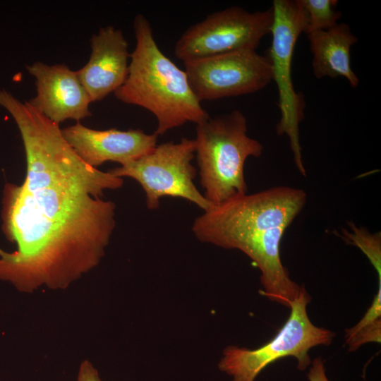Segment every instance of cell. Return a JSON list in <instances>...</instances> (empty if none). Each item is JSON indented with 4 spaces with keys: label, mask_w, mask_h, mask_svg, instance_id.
Listing matches in <instances>:
<instances>
[{
    "label": "cell",
    "mask_w": 381,
    "mask_h": 381,
    "mask_svg": "<svg viewBox=\"0 0 381 381\" xmlns=\"http://www.w3.org/2000/svg\"><path fill=\"white\" fill-rule=\"evenodd\" d=\"M25 157L24 182L3 190L1 229L17 250L0 248V279L27 293L64 289L104 256L116 205L101 197L123 179L89 166L64 142L42 143Z\"/></svg>",
    "instance_id": "1"
},
{
    "label": "cell",
    "mask_w": 381,
    "mask_h": 381,
    "mask_svg": "<svg viewBox=\"0 0 381 381\" xmlns=\"http://www.w3.org/2000/svg\"><path fill=\"white\" fill-rule=\"evenodd\" d=\"M306 200L303 190L286 186L246 193L204 212L192 231L201 242L245 253L260 271L262 294L289 308L302 286L283 265L280 244Z\"/></svg>",
    "instance_id": "2"
},
{
    "label": "cell",
    "mask_w": 381,
    "mask_h": 381,
    "mask_svg": "<svg viewBox=\"0 0 381 381\" xmlns=\"http://www.w3.org/2000/svg\"><path fill=\"white\" fill-rule=\"evenodd\" d=\"M133 30L136 45L130 54L126 80L114 92L115 97L150 111L157 121V135L188 122L198 124L208 119L186 73L160 50L151 24L143 14L135 16Z\"/></svg>",
    "instance_id": "3"
},
{
    "label": "cell",
    "mask_w": 381,
    "mask_h": 381,
    "mask_svg": "<svg viewBox=\"0 0 381 381\" xmlns=\"http://www.w3.org/2000/svg\"><path fill=\"white\" fill-rule=\"evenodd\" d=\"M239 110L210 117L196 124L195 155L204 197L212 207L247 193L244 164L259 157L262 145L250 137Z\"/></svg>",
    "instance_id": "4"
},
{
    "label": "cell",
    "mask_w": 381,
    "mask_h": 381,
    "mask_svg": "<svg viewBox=\"0 0 381 381\" xmlns=\"http://www.w3.org/2000/svg\"><path fill=\"white\" fill-rule=\"evenodd\" d=\"M310 300L302 286L298 296L290 305L288 319L272 340L254 349L226 347L219 368L231 376L232 381H255L267 365L288 356L296 358L298 370L306 369L311 363L308 354L310 349L330 345L335 336L334 332L317 327L310 321L307 313Z\"/></svg>",
    "instance_id": "5"
},
{
    "label": "cell",
    "mask_w": 381,
    "mask_h": 381,
    "mask_svg": "<svg viewBox=\"0 0 381 381\" xmlns=\"http://www.w3.org/2000/svg\"><path fill=\"white\" fill-rule=\"evenodd\" d=\"M272 7V40L267 56L272 64V80L279 95L281 117L276 131L277 135L289 138L296 167L301 174L306 176L299 133V124L304 118L305 101L303 95L294 89L291 64L296 41L306 32V13L301 0H274Z\"/></svg>",
    "instance_id": "6"
},
{
    "label": "cell",
    "mask_w": 381,
    "mask_h": 381,
    "mask_svg": "<svg viewBox=\"0 0 381 381\" xmlns=\"http://www.w3.org/2000/svg\"><path fill=\"white\" fill-rule=\"evenodd\" d=\"M194 140L183 138L178 143L157 145L145 155L109 172L138 181L145 193L150 210L159 207L161 198L174 197L186 199L205 212L212 206L194 184Z\"/></svg>",
    "instance_id": "7"
},
{
    "label": "cell",
    "mask_w": 381,
    "mask_h": 381,
    "mask_svg": "<svg viewBox=\"0 0 381 381\" xmlns=\"http://www.w3.org/2000/svg\"><path fill=\"white\" fill-rule=\"evenodd\" d=\"M272 7L249 12L231 6L207 15L190 25L174 46V54L185 61L241 50H256L262 39L270 33Z\"/></svg>",
    "instance_id": "8"
},
{
    "label": "cell",
    "mask_w": 381,
    "mask_h": 381,
    "mask_svg": "<svg viewBox=\"0 0 381 381\" xmlns=\"http://www.w3.org/2000/svg\"><path fill=\"white\" fill-rule=\"evenodd\" d=\"M189 85L201 102L256 92L272 80L267 55L241 50L183 62Z\"/></svg>",
    "instance_id": "9"
},
{
    "label": "cell",
    "mask_w": 381,
    "mask_h": 381,
    "mask_svg": "<svg viewBox=\"0 0 381 381\" xmlns=\"http://www.w3.org/2000/svg\"><path fill=\"white\" fill-rule=\"evenodd\" d=\"M27 69L35 78L37 87V95L28 102L50 121L59 124L91 115V100L76 71L64 64L42 62L29 65Z\"/></svg>",
    "instance_id": "10"
},
{
    "label": "cell",
    "mask_w": 381,
    "mask_h": 381,
    "mask_svg": "<svg viewBox=\"0 0 381 381\" xmlns=\"http://www.w3.org/2000/svg\"><path fill=\"white\" fill-rule=\"evenodd\" d=\"M61 131L78 157L94 168L106 162L122 165L135 160L150 152L157 145L158 137L140 129L95 130L79 121Z\"/></svg>",
    "instance_id": "11"
},
{
    "label": "cell",
    "mask_w": 381,
    "mask_h": 381,
    "mask_svg": "<svg viewBox=\"0 0 381 381\" xmlns=\"http://www.w3.org/2000/svg\"><path fill=\"white\" fill-rule=\"evenodd\" d=\"M90 42V59L76 72L92 102L102 100L124 83L130 54L123 32L113 26L101 28Z\"/></svg>",
    "instance_id": "12"
},
{
    "label": "cell",
    "mask_w": 381,
    "mask_h": 381,
    "mask_svg": "<svg viewBox=\"0 0 381 381\" xmlns=\"http://www.w3.org/2000/svg\"><path fill=\"white\" fill-rule=\"evenodd\" d=\"M313 54L312 67L317 78L328 77L345 78L352 87L359 79L351 66V48L358 42L346 23L307 34Z\"/></svg>",
    "instance_id": "13"
},
{
    "label": "cell",
    "mask_w": 381,
    "mask_h": 381,
    "mask_svg": "<svg viewBox=\"0 0 381 381\" xmlns=\"http://www.w3.org/2000/svg\"><path fill=\"white\" fill-rule=\"evenodd\" d=\"M342 229L339 236L346 243L358 247L368 258L377 272L379 285H381V235L380 232L370 233L363 226L354 223L348 224Z\"/></svg>",
    "instance_id": "14"
},
{
    "label": "cell",
    "mask_w": 381,
    "mask_h": 381,
    "mask_svg": "<svg viewBox=\"0 0 381 381\" xmlns=\"http://www.w3.org/2000/svg\"><path fill=\"white\" fill-rule=\"evenodd\" d=\"M307 17L305 33L325 30L335 26L341 13L335 10L336 0H301Z\"/></svg>",
    "instance_id": "15"
},
{
    "label": "cell",
    "mask_w": 381,
    "mask_h": 381,
    "mask_svg": "<svg viewBox=\"0 0 381 381\" xmlns=\"http://www.w3.org/2000/svg\"><path fill=\"white\" fill-rule=\"evenodd\" d=\"M381 341V319L365 325L355 334L346 339L348 349L350 351L358 350L362 345L369 343Z\"/></svg>",
    "instance_id": "16"
},
{
    "label": "cell",
    "mask_w": 381,
    "mask_h": 381,
    "mask_svg": "<svg viewBox=\"0 0 381 381\" xmlns=\"http://www.w3.org/2000/svg\"><path fill=\"white\" fill-rule=\"evenodd\" d=\"M308 379L309 381H329L325 374V361L320 357L311 362Z\"/></svg>",
    "instance_id": "17"
},
{
    "label": "cell",
    "mask_w": 381,
    "mask_h": 381,
    "mask_svg": "<svg viewBox=\"0 0 381 381\" xmlns=\"http://www.w3.org/2000/svg\"><path fill=\"white\" fill-rule=\"evenodd\" d=\"M77 381H102L97 369L88 361L85 360L80 364Z\"/></svg>",
    "instance_id": "18"
}]
</instances>
